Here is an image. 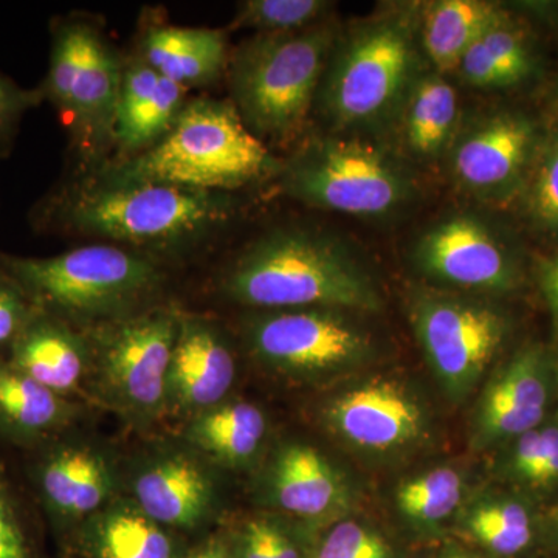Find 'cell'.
I'll return each mask as SVG.
<instances>
[{
	"label": "cell",
	"instance_id": "1",
	"mask_svg": "<svg viewBox=\"0 0 558 558\" xmlns=\"http://www.w3.org/2000/svg\"><path fill=\"white\" fill-rule=\"evenodd\" d=\"M234 205L230 194L97 174L54 191L33 219L40 229L70 230L142 253L165 252L189 247L222 229Z\"/></svg>",
	"mask_w": 558,
	"mask_h": 558
},
{
	"label": "cell",
	"instance_id": "2",
	"mask_svg": "<svg viewBox=\"0 0 558 558\" xmlns=\"http://www.w3.org/2000/svg\"><path fill=\"white\" fill-rule=\"evenodd\" d=\"M226 295L270 311L377 312L384 306L376 281L343 242L288 229L250 245L222 279Z\"/></svg>",
	"mask_w": 558,
	"mask_h": 558
},
{
	"label": "cell",
	"instance_id": "3",
	"mask_svg": "<svg viewBox=\"0 0 558 558\" xmlns=\"http://www.w3.org/2000/svg\"><path fill=\"white\" fill-rule=\"evenodd\" d=\"M282 161L256 137L231 101L196 98L159 143L98 174L124 182H154L207 193L230 194L277 179Z\"/></svg>",
	"mask_w": 558,
	"mask_h": 558
},
{
	"label": "cell",
	"instance_id": "4",
	"mask_svg": "<svg viewBox=\"0 0 558 558\" xmlns=\"http://www.w3.org/2000/svg\"><path fill=\"white\" fill-rule=\"evenodd\" d=\"M0 270L20 286L33 306L73 326H100L145 310L165 282L153 256L109 244L49 258L0 253Z\"/></svg>",
	"mask_w": 558,
	"mask_h": 558
},
{
	"label": "cell",
	"instance_id": "5",
	"mask_svg": "<svg viewBox=\"0 0 558 558\" xmlns=\"http://www.w3.org/2000/svg\"><path fill=\"white\" fill-rule=\"evenodd\" d=\"M418 20L413 7H396L339 36L318 90L336 126H377L398 116L422 73Z\"/></svg>",
	"mask_w": 558,
	"mask_h": 558
},
{
	"label": "cell",
	"instance_id": "6",
	"mask_svg": "<svg viewBox=\"0 0 558 558\" xmlns=\"http://www.w3.org/2000/svg\"><path fill=\"white\" fill-rule=\"evenodd\" d=\"M337 39L336 25L323 21L300 32L259 33L230 58L231 102L256 137H299Z\"/></svg>",
	"mask_w": 558,
	"mask_h": 558
},
{
	"label": "cell",
	"instance_id": "7",
	"mask_svg": "<svg viewBox=\"0 0 558 558\" xmlns=\"http://www.w3.org/2000/svg\"><path fill=\"white\" fill-rule=\"evenodd\" d=\"M277 179L286 196L307 207L357 218H387L416 196L413 175L395 154L337 135L307 140Z\"/></svg>",
	"mask_w": 558,
	"mask_h": 558
},
{
	"label": "cell",
	"instance_id": "8",
	"mask_svg": "<svg viewBox=\"0 0 558 558\" xmlns=\"http://www.w3.org/2000/svg\"><path fill=\"white\" fill-rule=\"evenodd\" d=\"M182 315L172 307H145L90 333L92 391L134 427H149L168 411V374Z\"/></svg>",
	"mask_w": 558,
	"mask_h": 558
},
{
	"label": "cell",
	"instance_id": "9",
	"mask_svg": "<svg viewBox=\"0 0 558 558\" xmlns=\"http://www.w3.org/2000/svg\"><path fill=\"white\" fill-rule=\"evenodd\" d=\"M123 68L117 51L90 21L68 17L51 28L49 72L38 89L68 121L76 146L87 156L100 157L116 145Z\"/></svg>",
	"mask_w": 558,
	"mask_h": 558
},
{
	"label": "cell",
	"instance_id": "10",
	"mask_svg": "<svg viewBox=\"0 0 558 558\" xmlns=\"http://www.w3.org/2000/svg\"><path fill=\"white\" fill-rule=\"evenodd\" d=\"M250 347L269 368L322 377L359 365L373 352L368 333L341 311H271L247 328Z\"/></svg>",
	"mask_w": 558,
	"mask_h": 558
},
{
	"label": "cell",
	"instance_id": "11",
	"mask_svg": "<svg viewBox=\"0 0 558 558\" xmlns=\"http://www.w3.org/2000/svg\"><path fill=\"white\" fill-rule=\"evenodd\" d=\"M413 325L429 365L457 399L478 384L509 329L508 319L494 307L436 295L414 303Z\"/></svg>",
	"mask_w": 558,
	"mask_h": 558
},
{
	"label": "cell",
	"instance_id": "12",
	"mask_svg": "<svg viewBox=\"0 0 558 558\" xmlns=\"http://www.w3.org/2000/svg\"><path fill=\"white\" fill-rule=\"evenodd\" d=\"M414 263L428 277L457 288L509 292L519 266L497 231L475 215L450 216L422 234Z\"/></svg>",
	"mask_w": 558,
	"mask_h": 558
},
{
	"label": "cell",
	"instance_id": "13",
	"mask_svg": "<svg viewBox=\"0 0 558 558\" xmlns=\"http://www.w3.org/2000/svg\"><path fill=\"white\" fill-rule=\"evenodd\" d=\"M539 138L534 121L523 113H495L457 135L451 174L473 196L505 199L527 180Z\"/></svg>",
	"mask_w": 558,
	"mask_h": 558
},
{
	"label": "cell",
	"instance_id": "14",
	"mask_svg": "<svg viewBox=\"0 0 558 558\" xmlns=\"http://www.w3.org/2000/svg\"><path fill=\"white\" fill-rule=\"evenodd\" d=\"M556 366L545 348L520 349L488 385L476 414V435L484 446L515 439L543 424L549 409Z\"/></svg>",
	"mask_w": 558,
	"mask_h": 558
},
{
	"label": "cell",
	"instance_id": "15",
	"mask_svg": "<svg viewBox=\"0 0 558 558\" xmlns=\"http://www.w3.org/2000/svg\"><path fill=\"white\" fill-rule=\"evenodd\" d=\"M131 488L135 505L163 527L201 526L218 498L215 478L194 450H165L146 459Z\"/></svg>",
	"mask_w": 558,
	"mask_h": 558
},
{
	"label": "cell",
	"instance_id": "16",
	"mask_svg": "<svg viewBox=\"0 0 558 558\" xmlns=\"http://www.w3.org/2000/svg\"><path fill=\"white\" fill-rule=\"evenodd\" d=\"M236 380V359L218 326L182 315L168 374V411L194 417L220 405Z\"/></svg>",
	"mask_w": 558,
	"mask_h": 558
},
{
	"label": "cell",
	"instance_id": "17",
	"mask_svg": "<svg viewBox=\"0 0 558 558\" xmlns=\"http://www.w3.org/2000/svg\"><path fill=\"white\" fill-rule=\"evenodd\" d=\"M328 421L352 446L374 451L409 446L424 427L416 400L391 380L369 381L344 392L329 407Z\"/></svg>",
	"mask_w": 558,
	"mask_h": 558
},
{
	"label": "cell",
	"instance_id": "18",
	"mask_svg": "<svg viewBox=\"0 0 558 558\" xmlns=\"http://www.w3.org/2000/svg\"><path fill=\"white\" fill-rule=\"evenodd\" d=\"M7 352L14 368L62 398L80 389L90 376L89 337L38 307Z\"/></svg>",
	"mask_w": 558,
	"mask_h": 558
},
{
	"label": "cell",
	"instance_id": "19",
	"mask_svg": "<svg viewBox=\"0 0 558 558\" xmlns=\"http://www.w3.org/2000/svg\"><path fill=\"white\" fill-rule=\"evenodd\" d=\"M44 505L60 519H89L108 506L116 492V470L105 453L86 444H61L36 465Z\"/></svg>",
	"mask_w": 558,
	"mask_h": 558
},
{
	"label": "cell",
	"instance_id": "20",
	"mask_svg": "<svg viewBox=\"0 0 558 558\" xmlns=\"http://www.w3.org/2000/svg\"><path fill=\"white\" fill-rule=\"evenodd\" d=\"M186 105V89L135 57L124 64L116 119L119 160L138 156L170 132Z\"/></svg>",
	"mask_w": 558,
	"mask_h": 558
},
{
	"label": "cell",
	"instance_id": "21",
	"mask_svg": "<svg viewBox=\"0 0 558 558\" xmlns=\"http://www.w3.org/2000/svg\"><path fill=\"white\" fill-rule=\"evenodd\" d=\"M137 57L189 90L215 83L229 68V39L213 28L157 25L143 35Z\"/></svg>",
	"mask_w": 558,
	"mask_h": 558
},
{
	"label": "cell",
	"instance_id": "22",
	"mask_svg": "<svg viewBox=\"0 0 558 558\" xmlns=\"http://www.w3.org/2000/svg\"><path fill=\"white\" fill-rule=\"evenodd\" d=\"M275 505L301 519H318L343 499V484L336 470L314 447L290 444L279 450L269 475Z\"/></svg>",
	"mask_w": 558,
	"mask_h": 558
},
{
	"label": "cell",
	"instance_id": "23",
	"mask_svg": "<svg viewBox=\"0 0 558 558\" xmlns=\"http://www.w3.org/2000/svg\"><path fill=\"white\" fill-rule=\"evenodd\" d=\"M398 116L407 149L418 160L439 159L458 135V92L442 73H421Z\"/></svg>",
	"mask_w": 558,
	"mask_h": 558
},
{
	"label": "cell",
	"instance_id": "24",
	"mask_svg": "<svg viewBox=\"0 0 558 558\" xmlns=\"http://www.w3.org/2000/svg\"><path fill=\"white\" fill-rule=\"evenodd\" d=\"M73 414L68 398L0 359V436L17 444L39 442L69 425Z\"/></svg>",
	"mask_w": 558,
	"mask_h": 558
},
{
	"label": "cell",
	"instance_id": "25",
	"mask_svg": "<svg viewBox=\"0 0 558 558\" xmlns=\"http://www.w3.org/2000/svg\"><path fill=\"white\" fill-rule=\"evenodd\" d=\"M508 14L484 0H438L421 9L418 38L422 51L436 72L458 69L472 44Z\"/></svg>",
	"mask_w": 558,
	"mask_h": 558
},
{
	"label": "cell",
	"instance_id": "26",
	"mask_svg": "<svg viewBox=\"0 0 558 558\" xmlns=\"http://www.w3.org/2000/svg\"><path fill=\"white\" fill-rule=\"evenodd\" d=\"M84 542L94 558H174L175 545L161 524L132 498L112 499L89 517Z\"/></svg>",
	"mask_w": 558,
	"mask_h": 558
},
{
	"label": "cell",
	"instance_id": "27",
	"mask_svg": "<svg viewBox=\"0 0 558 558\" xmlns=\"http://www.w3.org/2000/svg\"><path fill=\"white\" fill-rule=\"evenodd\" d=\"M266 433V414L258 407L223 402L191 418L185 436L194 451L219 464L240 468L256 457Z\"/></svg>",
	"mask_w": 558,
	"mask_h": 558
},
{
	"label": "cell",
	"instance_id": "28",
	"mask_svg": "<svg viewBox=\"0 0 558 558\" xmlns=\"http://www.w3.org/2000/svg\"><path fill=\"white\" fill-rule=\"evenodd\" d=\"M534 64L526 35L506 16L472 44L457 72L470 86L501 89L526 80Z\"/></svg>",
	"mask_w": 558,
	"mask_h": 558
},
{
	"label": "cell",
	"instance_id": "29",
	"mask_svg": "<svg viewBox=\"0 0 558 558\" xmlns=\"http://www.w3.org/2000/svg\"><path fill=\"white\" fill-rule=\"evenodd\" d=\"M531 513L515 499L486 502L470 517V531L499 556H515L531 545Z\"/></svg>",
	"mask_w": 558,
	"mask_h": 558
},
{
	"label": "cell",
	"instance_id": "30",
	"mask_svg": "<svg viewBox=\"0 0 558 558\" xmlns=\"http://www.w3.org/2000/svg\"><path fill=\"white\" fill-rule=\"evenodd\" d=\"M462 498V480L451 469H436L403 484L399 508L411 520L439 523L454 512Z\"/></svg>",
	"mask_w": 558,
	"mask_h": 558
},
{
	"label": "cell",
	"instance_id": "31",
	"mask_svg": "<svg viewBox=\"0 0 558 558\" xmlns=\"http://www.w3.org/2000/svg\"><path fill=\"white\" fill-rule=\"evenodd\" d=\"M325 0H247L238 9L233 25L259 33H292L314 27L332 9Z\"/></svg>",
	"mask_w": 558,
	"mask_h": 558
},
{
	"label": "cell",
	"instance_id": "32",
	"mask_svg": "<svg viewBox=\"0 0 558 558\" xmlns=\"http://www.w3.org/2000/svg\"><path fill=\"white\" fill-rule=\"evenodd\" d=\"M527 211L537 229L558 236V130L539 138L527 175Z\"/></svg>",
	"mask_w": 558,
	"mask_h": 558
},
{
	"label": "cell",
	"instance_id": "33",
	"mask_svg": "<svg viewBox=\"0 0 558 558\" xmlns=\"http://www.w3.org/2000/svg\"><path fill=\"white\" fill-rule=\"evenodd\" d=\"M315 558H391L387 543L354 521L337 524Z\"/></svg>",
	"mask_w": 558,
	"mask_h": 558
},
{
	"label": "cell",
	"instance_id": "34",
	"mask_svg": "<svg viewBox=\"0 0 558 558\" xmlns=\"http://www.w3.org/2000/svg\"><path fill=\"white\" fill-rule=\"evenodd\" d=\"M44 101L39 89H24L0 72V157L13 149L25 113Z\"/></svg>",
	"mask_w": 558,
	"mask_h": 558
},
{
	"label": "cell",
	"instance_id": "35",
	"mask_svg": "<svg viewBox=\"0 0 558 558\" xmlns=\"http://www.w3.org/2000/svg\"><path fill=\"white\" fill-rule=\"evenodd\" d=\"M241 558H300L282 529L269 520H252L241 535Z\"/></svg>",
	"mask_w": 558,
	"mask_h": 558
},
{
	"label": "cell",
	"instance_id": "36",
	"mask_svg": "<svg viewBox=\"0 0 558 558\" xmlns=\"http://www.w3.org/2000/svg\"><path fill=\"white\" fill-rule=\"evenodd\" d=\"M35 311L20 286L0 270V349L9 351Z\"/></svg>",
	"mask_w": 558,
	"mask_h": 558
},
{
	"label": "cell",
	"instance_id": "37",
	"mask_svg": "<svg viewBox=\"0 0 558 558\" xmlns=\"http://www.w3.org/2000/svg\"><path fill=\"white\" fill-rule=\"evenodd\" d=\"M0 558H31L16 501L0 473Z\"/></svg>",
	"mask_w": 558,
	"mask_h": 558
},
{
	"label": "cell",
	"instance_id": "38",
	"mask_svg": "<svg viewBox=\"0 0 558 558\" xmlns=\"http://www.w3.org/2000/svg\"><path fill=\"white\" fill-rule=\"evenodd\" d=\"M542 439L534 468L524 486L550 488L558 484V425H542Z\"/></svg>",
	"mask_w": 558,
	"mask_h": 558
},
{
	"label": "cell",
	"instance_id": "39",
	"mask_svg": "<svg viewBox=\"0 0 558 558\" xmlns=\"http://www.w3.org/2000/svg\"><path fill=\"white\" fill-rule=\"evenodd\" d=\"M538 284L553 322L554 336L558 339V250L539 264Z\"/></svg>",
	"mask_w": 558,
	"mask_h": 558
},
{
	"label": "cell",
	"instance_id": "40",
	"mask_svg": "<svg viewBox=\"0 0 558 558\" xmlns=\"http://www.w3.org/2000/svg\"><path fill=\"white\" fill-rule=\"evenodd\" d=\"M189 558H230V554L222 542H218V539H211V542H208L207 545L202 546L199 550L191 554Z\"/></svg>",
	"mask_w": 558,
	"mask_h": 558
},
{
	"label": "cell",
	"instance_id": "41",
	"mask_svg": "<svg viewBox=\"0 0 558 558\" xmlns=\"http://www.w3.org/2000/svg\"><path fill=\"white\" fill-rule=\"evenodd\" d=\"M554 526H556L558 532V512L556 513V515H554Z\"/></svg>",
	"mask_w": 558,
	"mask_h": 558
},
{
	"label": "cell",
	"instance_id": "42",
	"mask_svg": "<svg viewBox=\"0 0 558 558\" xmlns=\"http://www.w3.org/2000/svg\"><path fill=\"white\" fill-rule=\"evenodd\" d=\"M449 558H468V557L453 556V557H449Z\"/></svg>",
	"mask_w": 558,
	"mask_h": 558
}]
</instances>
